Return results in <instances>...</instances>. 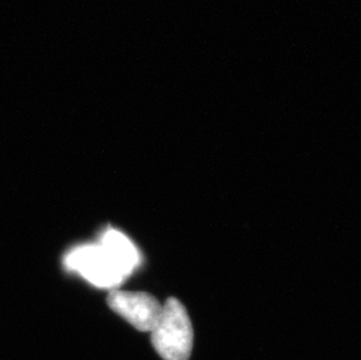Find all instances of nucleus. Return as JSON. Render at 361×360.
Listing matches in <instances>:
<instances>
[{"instance_id": "nucleus-2", "label": "nucleus", "mask_w": 361, "mask_h": 360, "mask_svg": "<svg viewBox=\"0 0 361 360\" xmlns=\"http://www.w3.org/2000/svg\"><path fill=\"white\" fill-rule=\"evenodd\" d=\"M66 265L102 288L116 287L128 274L101 244L81 246L66 258Z\"/></svg>"}, {"instance_id": "nucleus-3", "label": "nucleus", "mask_w": 361, "mask_h": 360, "mask_svg": "<svg viewBox=\"0 0 361 360\" xmlns=\"http://www.w3.org/2000/svg\"><path fill=\"white\" fill-rule=\"evenodd\" d=\"M106 303L114 313L142 332H151L163 311V304L147 292L114 289L108 295Z\"/></svg>"}, {"instance_id": "nucleus-1", "label": "nucleus", "mask_w": 361, "mask_h": 360, "mask_svg": "<svg viewBox=\"0 0 361 360\" xmlns=\"http://www.w3.org/2000/svg\"><path fill=\"white\" fill-rule=\"evenodd\" d=\"M151 343L164 360H188L193 347V329L185 306L170 297L154 329Z\"/></svg>"}, {"instance_id": "nucleus-4", "label": "nucleus", "mask_w": 361, "mask_h": 360, "mask_svg": "<svg viewBox=\"0 0 361 360\" xmlns=\"http://www.w3.org/2000/svg\"><path fill=\"white\" fill-rule=\"evenodd\" d=\"M99 244L113 255V258L120 263L128 275L136 268L140 262V253L136 246L123 233L115 229H108L103 234Z\"/></svg>"}]
</instances>
